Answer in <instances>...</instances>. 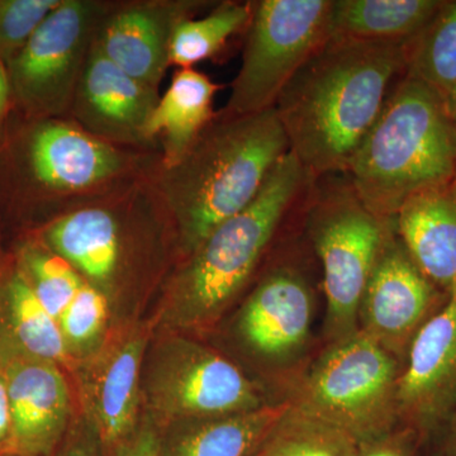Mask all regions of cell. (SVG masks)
Instances as JSON below:
<instances>
[{
	"label": "cell",
	"instance_id": "obj_25",
	"mask_svg": "<svg viewBox=\"0 0 456 456\" xmlns=\"http://www.w3.org/2000/svg\"><path fill=\"white\" fill-rule=\"evenodd\" d=\"M404 74L449 97L456 86V0H445L428 25L407 42Z\"/></svg>",
	"mask_w": 456,
	"mask_h": 456
},
{
	"label": "cell",
	"instance_id": "obj_10",
	"mask_svg": "<svg viewBox=\"0 0 456 456\" xmlns=\"http://www.w3.org/2000/svg\"><path fill=\"white\" fill-rule=\"evenodd\" d=\"M93 0H61L9 61L11 89L33 112L59 116L70 110L86 57L106 17Z\"/></svg>",
	"mask_w": 456,
	"mask_h": 456
},
{
	"label": "cell",
	"instance_id": "obj_18",
	"mask_svg": "<svg viewBox=\"0 0 456 456\" xmlns=\"http://www.w3.org/2000/svg\"><path fill=\"white\" fill-rule=\"evenodd\" d=\"M393 222L419 269L444 292H452L456 288L455 180L408 200Z\"/></svg>",
	"mask_w": 456,
	"mask_h": 456
},
{
	"label": "cell",
	"instance_id": "obj_3",
	"mask_svg": "<svg viewBox=\"0 0 456 456\" xmlns=\"http://www.w3.org/2000/svg\"><path fill=\"white\" fill-rule=\"evenodd\" d=\"M456 127L446 99L403 74L360 143L347 176L360 200L393 220L411 198L454 179Z\"/></svg>",
	"mask_w": 456,
	"mask_h": 456
},
{
	"label": "cell",
	"instance_id": "obj_12",
	"mask_svg": "<svg viewBox=\"0 0 456 456\" xmlns=\"http://www.w3.org/2000/svg\"><path fill=\"white\" fill-rule=\"evenodd\" d=\"M456 415V288L416 336L398 388L399 428L419 449Z\"/></svg>",
	"mask_w": 456,
	"mask_h": 456
},
{
	"label": "cell",
	"instance_id": "obj_30",
	"mask_svg": "<svg viewBox=\"0 0 456 456\" xmlns=\"http://www.w3.org/2000/svg\"><path fill=\"white\" fill-rule=\"evenodd\" d=\"M160 445V432L154 422L147 421L139 425L131 436L110 450L107 456H158Z\"/></svg>",
	"mask_w": 456,
	"mask_h": 456
},
{
	"label": "cell",
	"instance_id": "obj_2",
	"mask_svg": "<svg viewBox=\"0 0 456 456\" xmlns=\"http://www.w3.org/2000/svg\"><path fill=\"white\" fill-rule=\"evenodd\" d=\"M289 151L275 108L216 114L187 154L161 174L183 254L189 256L218 224L250 206Z\"/></svg>",
	"mask_w": 456,
	"mask_h": 456
},
{
	"label": "cell",
	"instance_id": "obj_36",
	"mask_svg": "<svg viewBox=\"0 0 456 456\" xmlns=\"http://www.w3.org/2000/svg\"><path fill=\"white\" fill-rule=\"evenodd\" d=\"M0 456H17V455H13V454H0Z\"/></svg>",
	"mask_w": 456,
	"mask_h": 456
},
{
	"label": "cell",
	"instance_id": "obj_33",
	"mask_svg": "<svg viewBox=\"0 0 456 456\" xmlns=\"http://www.w3.org/2000/svg\"><path fill=\"white\" fill-rule=\"evenodd\" d=\"M12 417L9 408L7 386L0 370V454L11 452Z\"/></svg>",
	"mask_w": 456,
	"mask_h": 456
},
{
	"label": "cell",
	"instance_id": "obj_16",
	"mask_svg": "<svg viewBox=\"0 0 456 456\" xmlns=\"http://www.w3.org/2000/svg\"><path fill=\"white\" fill-rule=\"evenodd\" d=\"M29 163L35 178L56 191H82L110 182L126 167L112 143L64 121L42 123L33 132Z\"/></svg>",
	"mask_w": 456,
	"mask_h": 456
},
{
	"label": "cell",
	"instance_id": "obj_8",
	"mask_svg": "<svg viewBox=\"0 0 456 456\" xmlns=\"http://www.w3.org/2000/svg\"><path fill=\"white\" fill-rule=\"evenodd\" d=\"M314 312L307 265L299 255L285 254L264 273L237 314V341L283 388V398L308 365Z\"/></svg>",
	"mask_w": 456,
	"mask_h": 456
},
{
	"label": "cell",
	"instance_id": "obj_20",
	"mask_svg": "<svg viewBox=\"0 0 456 456\" xmlns=\"http://www.w3.org/2000/svg\"><path fill=\"white\" fill-rule=\"evenodd\" d=\"M220 86L193 68L179 69L159 98L147 123V140L160 136L165 167L178 163L215 118L213 101Z\"/></svg>",
	"mask_w": 456,
	"mask_h": 456
},
{
	"label": "cell",
	"instance_id": "obj_26",
	"mask_svg": "<svg viewBox=\"0 0 456 456\" xmlns=\"http://www.w3.org/2000/svg\"><path fill=\"white\" fill-rule=\"evenodd\" d=\"M254 2H222L202 18H184L175 26L170 44V65L193 68L215 56L232 36L248 29Z\"/></svg>",
	"mask_w": 456,
	"mask_h": 456
},
{
	"label": "cell",
	"instance_id": "obj_24",
	"mask_svg": "<svg viewBox=\"0 0 456 456\" xmlns=\"http://www.w3.org/2000/svg\"><path fill=\"white\" fill-rule=\"evenodd\" d=\"M346 432L288 403L248 456H359Z\"/></svg>",
	"mask_w": 456,
	"mask_h": 456
},
{
	"label": "cell",
	"instance_id": "obj_1",
	"mask_svg": "<svg viewBox=\"0 0 456 456\" xmlns=\"http://www.w3.org/2000/svg\"><path fill=\"white\" fill-rule=\"evenodd\" d=\"M406 69V44L330 37L297 71L275 110L312 178L346 174Z\"/></svg>",
	"mask_w": 456,
	"mask_h": 456
},
{
	"label": "cell",
	"instance_id": "obj_19",
	"mask_svg": "<svg viewBox=\"0 0 456 456\" xmlns=\"http://www.w3.org/2000/svg\"><path fill=\"white\" fill-rule=\"evenodd\" d=\"M44 246L65 260L102 292L112 287L121 269V224L113 211L86 207L57 218L42 235Z\"/></svg>",
	"mask_w": 456,
	"mask_h": 456
},
{
	"label": "cell",
	"instance_id": "obj_34",
	"mask_svg": "<svg viewBox=\"0 0 456 456\" xmlns=\"http://www.w3.org/2000/svg\"><path fill=\"white\" fill-rule=\"evenodd\" d=\"M11 83H9L8 70L4 62L0 61V121L7 110L9 97H11Z\"/></svg>",
	"mask_w": 456,
	"mask_h": 456
},
{
	"label": "cell",
	"instance_id": "obj_6",
	"mask_svg": "<svg viewBox=\"0 0 456 456\" xmlns=\"http://www.w3.org/2000/svg\"><path fill=\"white\" fill-rule=\"evenodd\" d=\"M402 370L401 360L358 330L326 344L283 402L346 432L362 448L401 430Z\"/></svg>",
	"mask_w": 456,
	"mask_h": 456
},
{
	"label": "cell",
	"instance_id": "obj_29",
	"mask_svg": "<svg viewBox=\"0 0 456 456\" xmlns=\"http://www.w3.org/2000/svg\"><path fill=\"white\" fill-rule=\"evenodd\" d=\"M60 3L61 0L0 2V61H11Z\"/></svg>",
	"mask_w": 456,
	"mask_h": 456
},
{
	"label": "cell",
	"instance_id": "obj_31",
	"mask_svg": "<svg viewBox=\"0 0 456 456\" xmlns=\"http://www.w3.org/2000/svg\"><path fill=\"white\" fill-rule=\"evenodd\" d=\"M61 456H107V452L94 426L88 422L69 435Z\"/></svg>",
	"mask_w": 456,
	"mask_h": 456
},
{
	"label": "cell",
	"instance_id": "obj_35",
	"mask_svg": "<svg viewBox=\"0 0 456 456\" xmlns=\"http://www.w3.org/2000/svg\"><path fill=\"white\" fill-rule=\"evenodd\" d=\"M446 106H448L450 117H452L456 127V86L450 93L449 97L446 98Z\"/></svg>",
	"mask_w": 456,
	"mask_h": 456
},
{
	"label": "cell",
	"instance_id": "obj_23",
	"mask_svg": "<svg viewBox=\"0 0 456 456\" xmlns=\"http://www.w3.org/2000/svg\"><path fill=\"white\" fill-rule=\"evenodd\" d=\"M0 342L59 365L70 359L59 323L45 310L20 269L0 288Z\"/></svg>",
	"mask_w": 456,
	"mask_h": 456
},
{
	"label": "cell",
	"instance_id": "obj_22",
	"mask_svg": "<svg viewBox=\"0 0 456 456\" xmlns=\"http://www.w3.org/2000/svg\"><path fill=\"white\" fill-rule=\"evenodd\" d=\"M445 0H331L330 37L407 44Z\"/></svg>",
	"mask_w": 456,
	"mask_h": 456
},
{
	"label": "cell",
	"instance_id": "obj_4",
	"mask_svg": "<svg viewBox=\"0 0 456 456\" xmlns=\"http://www.w3.org/2000/svg\"><path fill=\"white\" fill-rule=\"evenodd\" d=\"M312 180L288 152L254 202L203 240L174 281V325L209 326L222 316L256 274L281 228L301 209Z\"/></svg>",
	"mask_w": 456,
	"mask_h": 456
},
{
	"label": "cell",
	"instance_id": "obj_11",
	"mask_svg": "<svg viewBox=\"0 0 456 456\" xmlns=\"http://www.w3.org/2000/svg\"><path fill=\"white\" fill-rule=\"evenodd\" d=\"M449 294L419 269L392 221L359 308V330L401 360Z\"/></svg>",
	"mask_w": 456,
	"mask_h": 456
},
{
	"label": "cell",
	"instance_id": "obj_37",
	"mask_svg": "<svg viewBox=\"0 0 456 456\" xmlns=\"http://www.w3.org/2000/svg\"><path fill=\"white\" fill-rule=\"evenodd\" d=\"M454 180H455V183H456V171H455V176H454Z\"/></svg>",
	"mask_w": 456,
	"mask_h": 456
},
{
	"label": "cell",
	"instance_id": "obj_27",
	"mask_svg": "<svg viewBox=\"0 0 456 456\" xmlns=\"http://www.w3.org/2000/svg\"><path fill=\"white\" fill-rule=\"evenodd\" d=\"M20 269L38 301L57 323L86 281L65 260L45 246H26L20 255Z\"/></svg>",
	"mask_w": 456,
	"mask_h": 456
},
{
	"label": "cell",
	"instance_id": "obj_28",
	"mask_svg": "<svg viewBox=\"0 0 456 456\" xmlns=\"http://www.w3.org/2000/svg\"><path fill=\"white\" fill-rule=\"evenodd\" d=\"M108 312L107 294L84 281L59 320L69 356L86 355L97 346L106 332Z\"/></svg>",
	"mask_w": 456,
	"mask_h": 456
},
{
	"label": "cell",
	"instance_id": "obj_17",
	"mask_svg": "<svg viewBox=\"0 0 456 456\" xmlns=\"http://www.w3.org/2000/svg\"><path fill=\"white\" fill-rule=\"evenodd\" d=\"M147 331H134L107 351L89 383V422L107 454L131 436L139 422L141 365Z\"/></svg>",
	"mask_w": 456,
	"mask_h": 456
},
{
	"label": "cell",
	"instance_id": "obj_5",
	"mask_svg": "<svg viewBox=\"0 0 456 456\" xmlns=\"http://www.w3.org/2000/svg\"><path fill=\"white\" fill-rule=\"evenodd\" d=\"M305 236L322 273L326 344L359 330V308L393 220L360 200L347 174L312 180L302 204Z\"/></svg>",
	"mask_w": 456,
	"mask_h": 456
},
{
	"label": "cell",
	"instance_id": "obj_32",
	"mask_svg": "<svg viewBox=\"0 0 456 456\" xmlns=\"http://www.w3.org/2000/svg\"><path fill=\"white\" fill-rule=\"evenodd\" d=\"M426 456H456V415L449 419L422 449Z\"/></svg>",
	"mask_w": 456,
	"mask_h": 456
},
{
	"label": "cell",
	"instance_id": "obj_13",
	"mask_svg": "<svg viewBox=\"0 0 456 456\" xmlns=\"http://www.w3.org/2000/svg\"><path fill=\"white\" fill-rule=\"evenodd\" d=\"M0 370L11 408L9 454L50 456L64 439L70 419V392L60 365L0 342Z\"/></svg>",
	"mask_w": 456,
	"mask_h": 456
},
{
	"label": "cell",
	"instance_id": "obj_9",
	"mask_svg": "<svg viewBox=\"0 0 456 456\" xmlns=\"http://www.w3.org/2000/svg\"><path fill=\"white\" fill-rule=\"evenodd\" d=\"M146 393L155 416L173 424L239 415L277 403L232 360L187 338H174L159 351Z\"/></svg>",
	"mask_w": 456,
	"mask_h": 456
},
{
	"label": "cell",
	"instance_id": "obj_7",
	"mask_svg": "<svg viewBox=\"0 0 456 456\" xmlns=\"http://www.w3.org/2000/svg\"><path fill=\"white\" fill-rule=\"evenodd\" d=\"M331 0L254 2L242 62L224 112L274 108L285 86L330 38Z\"/></svg>",
	"mask_w": 456,
	"mask_h": 456
},
{
	"label": "cell",
	"instance_id": "obj_15",
	"mask_svg": "<svg viewBox=\"0 0 456 456\" xmlns=\"http://www.w3.org/2000/svg\"><path fill=\"white\" fill-rule=\"evenodd\" d=\"M202 2H149L106 14L97 42L108 59L125 73L158 90L170 66L174 28Z\"/></svg>",
	"mask_w": 456,
	"mask_h": 456
},
{
	"label": "cell",
	"instance_id": "obj_21",
	"mask_svg": "<svg viewBox=\"0 0 456 456\" xmlns=\"http://www.w3.org/2000/svg\"><path fill=\"white\" fill-rule=\"evenodd\" d=\"M287 406L277 402L239 415L174 422L173 431L160 432L158 456H248Z\"/></svg>",
	"mask_w": 456,
	"mask_h": 456
},
{
	"label": "cell",
	"instance_id": "obj_14",
	"mask_svg": "<svg viewBox=\"0 0 456 456\" xmlns=\"http://www.w3.org/2000/svg\"><path fill=\"white\" fill-rule=\"evenodd\" d=\"M97 37V36H95ZM158 90L125 73L93 41L70 110L79 127L108 143H142Z\"/></svg>",
	"mask_w": 456,
	"mask_h": 456
}]
</instances>
